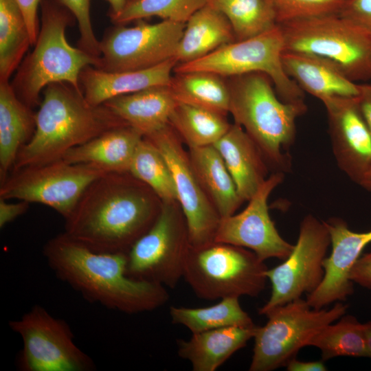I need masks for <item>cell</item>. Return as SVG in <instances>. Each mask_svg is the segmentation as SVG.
<instances>
[{"instance_id":"6da1fadb","label":"cell","mask_w":371,"mask_h":371,"mask_svg":"<svg viewBox=\"0 0 371 371\" xmlns=\"http://www.w3.org/2000/svg\"><path fill=\"white\" fill-rule=\"evenodd\" d=\"M152 194L129 172H107L84 191L63 232L97 252L126 253L159 214Z\"/></svg>"},{"instance_id":"7a4b0ae2","label":"cell","mask_w":371,"mask_h":371,"mask_svg":"<svg viewBox=\"0 0 371 371\" xmlns=\"http://www.w3.org/2000/svg\"><path fill=\"white\" fill-rule=\"evenodd\" d=\"M43 256L55 276L90 302L126 314L157 309L169 298L166 286L126 273V253L97 252L59 234L45 244Z\"/></svg>"},{"instance_id":"3957f363","label":"cell","mask_w":371,"mask_h":371,"mask_svg":"<svg viewBox=\"0 0 371 371\" xmlns=\"http://www.w3.org/2000/svg\"><path fill=\"white\" fill-rule=\"evenodd\" d=\"M35 120L34 133L20 150L12 170L61 159L71 148L112 128L128 126L104 104H91L82 90L65 82L44 89Z\"/></svg>"},{"instance_id":"277c9868","label":"cell","mask_w":371,"mask_h":371,"mask_svg":"<svg viewBox=\"0 0 371 371\" xmlns=\"http://www.w3.org/2000/svg\"><path fill=\"white\" fill-rule=\"evenodd\" d=\"M227 80L229 113L235 123L255 142L274 172H289V150L295 138L296 120L307 110L304 102L282 101L271 79L262 72L232 76Z\"/></svg>"},{"instance_id":"5b68a950","label":"cell","mask_w":371,"mask_h":371,"mask_svg":"<svg viewBox=\"0 0 371 371\" xmlns=\"http://www.w3.org/2000/svg\"><path fill=\"white\" fill-rule=\"evenodd\" d=\"M41 5L42 23L35 47L19 67L12 85L18 97L30 108L39 104L41 91L49 84L65 82L82 90V70L100 64V58L67 42L65 30L71 13L54 0H42Z\"/></svg>"},{"instance_id":"8992f818","label":"cell","mask_w":371,"mask_h":371,"mask_svg":"<svg viewBox=\"0 0 371 371\" xmlns=\"http://www.w3.org/2000/svg\"><path fill=\"white\" fill-rule=\"evenodd\" d=\"M267 269L252 251L213 241L190 245L183 278L201 299L257 297L265 288Z\"/></svg>"},{"instance_id":"52a82bcc","label":"cell","mask_w":371,"mask_h":371,"mask_svg":"<svg viewBox=\"0 0 371 371\" xmlns=\"http://www.w3.org/2000/svg\"><path fill=\"white\" fill-rule=\"evenodd\" d=\"M279 25L284 50L329 59L355 82L371 80V38L339 14L298 19Z\"/></svg>"},{"instance_id":"ba28073f","label":"cell","mask_w":371,"mask_h":371,"mask_svg":"<svg viewBox=\"0 0 371 371\" xmlns=\"http://www.w3.org/2000/svg\"><path fill=\"white\" fill-rule=\"evenodd\" d=\"M348 305L337 302L330 308H313L298 298L270 311L267 323L257 326L250 371H271L295 358L324 326L346 315Z\"/></svg>"},{"instance_id":"9c48e42d","label":"cell","mask_w":371,"mask_h":371,"mask_svg":"<svg viewBox=\"0 0 371 371\" xmlns=\"http://www.w3.org/2000/svg\"><path fill=\"white\" fill-rule=\"evenodd\" d=\"M284 51L283 34L278 24L258 36L224 45L198 60L177 64L173 72L205 71L225 78L262 72L271 79L282 101H304V91L284 69L282 62Z\"/></svg>"},{"instance_id":"30bf717a","label":"cell","mask_w":371,"mask_h":371,"mask_svg":"<svg viewBox=\"0 0 371 371\" xmlns=\"http://www.w3.org/2000/svg\"><path fill=\"white\" fill-rule=\"evenodd\" d=\"M109 172L92 164H71L63 159L12 170L0 183V198L45 205L66 219L86 188Z\"/></svg>"},{"instance_id":"8fae6325","label":"cell","mask_w":371,"mask_h":371,"mask_svg":"<svg viewBox=\"0 0 371 371\" xmlns=\"http://www.w3.org/2000/svg\"><path fill=\"white\" fill-rule=\"evenodd\" d=\"M23 346L18 364L22 371H91V358L75 343L69 325L36 304L9 322Z\"/></svg>"},{"instance_id":"7c38bea8","label":"cell","mask_w":371,"mask_h":371,"mask_svg":"<svg viewBox=\"0 0 371 371\" xmlns=\"http://www.w3.org/2000/svg\"><path fill=\"white\" fill-rule=\"evenodd\" d=\"M172 204L163 203L149 229L126 252V273L131 278L174 288L183 278L190 242Z\"/></svg>"},{"instance_id":"4fadbf2b","label":"cell","mask_w":371,"mask_h":371,"mask_svg":"<svg viewBox=\"0 0 371 371\" xmlns=\"http://www.w3.org/2000/svg\"><path fill=\"white\" fill-rule=\"evenodd\" d=\"M330 245L325 221L306 215L301 222L298 238L290 255L282 264L266 271L271 293L258 313L266 315L272 309L314 291L324 278L323 263Z\"/></svg>"},{"instance_id":"5bb4252c","label":"cell","mask_w":371,"mask_h":371,"mask_svg":"<svg viewBox=\"0 0 371 371\" xmlns=\"http://www.w3.org/2000/svg\"><path fill=\"white\" fill-rule=\"evenodd\" d=\"M186 23L163 20L133 27L118 25L100 42L101 55L96 68L108 72L148 69L175 58Z\"/></svg>"},{"instance_id":"9a60e30c","label":"cell","mask_w":371,"mask_h":371,"mask_svg":"<svg viewBox=\"0 0 371 371\" xmlns=\"http://www.w3.org/2000/svg\"><path fill=\"white\" fill-rule=\"evenodd\" d=\"M144 137L159 150L170 168L190 245L198 247L213 242L221 218L201 188L176 132L168 124Z\"/></svg>"},{"instance_id":"2e32d148","label":"cell","mask_w":371,"mask_h":371,"mask_svg":"<svg viewBox=\"0 0 371 371\" xmlns=\"http://www.w3.org/2000/svg\"><path fill=\"white\" fill-rule=\"evenodd\" d=\"M284 173L271 174L249 200L241 212L221 218L214 241L249 249L262 261L269 258L284 260L294 245L278 233L271 220L268 199L284 179Z\"/></svg>"},{"instance_id":"e0dca14e","label":"cell","mask_w":371,"mask_h":371,"mask_svg":"<svg viewBox=\"0 0 371 371\" xmlns=\"http://www.w3.org/2000/svg\"><path fill=\"white\" fill-rule=\"evenodd\" d=\"M326 110L333 153L339 169L358 185L371 169V132L357 97H333Z\"/></svg>"},{"instance_id":"ac0fdd59","label":"cell","mask_w":371,"mask_h":371,"mask_svg":"<svg viewBox=\"0 0 371 371\" xmlns=\"http://www.w3.org/2000/svg\"><path fill=\"white\" fill-rule=\"evenodd\" d=\"M325 223L330 237L331 252L324 260V276L321 284L307 295L306 300L317 309L333 302H344L352 294L350 271L363 249L371 243V230L353 232L339 218L328 219Z\"/></svg>"},{"instance_id":"d6986e66","label":"cell","mask_w":371,"mask_h":371,"mask_svg":"<svg viewBox=\"0 0 371 371\" xmlns=\"http://www.w3.org/2000/svg\"><path fill=\"white\" fill-rule=\"evenodd\" d=\"M282 62L286 74L304 92L322 102L333 97H357L358 83L351 80L335 63L322 56L284 50Z\"/></svg>"},{"instance_id":"ffe728a7","label":"cell","mask_w":371,"mask_h":371,"mask_svg":"<svg viewBox=\"0 0 371 371\" xmlns=\"http://www.w3.org/2000/svg\"><path fill=\"white\" fill-rule=\"evenodd\" d=\"M177 62L170 58L157 66L142 70L108 72L93 66L84 68L80 84L85 99L98 106L122 95L159 85H169Z\"/></svg>"},{"instance_id":"44dd1931","label":"cell","mask_w":371,"mask_h":371,"mask_svg":"<svg viewBox=\"0 0 371 371\" xmlns=\"http://www.w3.org/2000/svg\"><path fill=\"white\" fill-rule=\"evenodd\" d=\"M229 170L241 199L249 201L267 179V164L244 128L234 123L214 144Z\"/></svg>"},{"instance_id":"7402d4cb","label":"cell","mask_w":371,"mask_h":371,"mask_svg":"<svg viewBox=\"0 0 371 371\" xmlns=\"http://www.w3.org/2000/svg\"><path fill=\"white\" fill-rule=\"evenodd\" d=\"M177 103L169 85H159L113 98L102 104L144 137L169 124Z\"/></svg>"},{"instance_id":"603a6c76","label":"cell","mask_w":371,"mask_h":371,"mask_svg":"<svg viewBox=\"0 0 371 371\" xmlns=\"http://www.w3.org/2000/svg\"><path fill=\"white\" fill-rule=\"evenodd\" d=\"M256 328L229 326L194 333L177 341V353L194 371H214L254 338Z\"/></svg>"},{"instance_id":"cb8c5ba5","label":"cell","mask_w":371,"mask_h":371,"mask_svg":"<svg viewBox=\"0 0 371 371\" xmlns=\"http://www.w3.org/2000/svg\"><path fill=\"white\" fill-rule=\"evenodd\" d=\"M9 82H0V183L12 172L21 148L32 137L35 113Z\"/></svg>"},{"instance_id":"d4e9b609","label":"cell","mask_w":371,"mask_h":371,"mask_svg":"<svg viewBox=\"0 0 371 371\" xmlns=\"http://www.w3.org/2000/svg\"><path fill=\"white\" fill-rule=\"evenodd\" d=\"M142 134L130 126L112 128L69 150L63 159L71 164H92L109 172H128Z\"/></svg>"},{"instance_id":"484cf974","label":"cell","mask_w":371,"mask_h":371,"mask_svg":"<svg viewBox=\"0 0 371 371\" xmlns=\"http://www.w3.org/2000/svg\"><path fill=\"white\" fill-rule=\"evenodd\" d=\"M234 41V32L227 17L207 3L186 23L175 58L177 64L192 62Z\"/></svg>"},{"instance_id":"4316f807","label":"cell","mask_w":371,"mask_h":371,"mask_svg":"<svg viewBox=\"0 0 371 371\" xmlns=\"http://www.w3.org/2000/svg\"><path fill=\"white\" fill-rule=\"evenodd\" d=\"M190 160L201 184L211 196L221 218L234 214L243 201L214 145L190 148Z\"/></svg>"},{"instance_id":"83f0119b","label":"cell","mask_w":371,"mask_h":371,"mask_svg":"<svg viewBox=\"0 0 371 371\" xmlns=\"http://www.w3.org/2000/svg\"><path fill=\"white\" fill-rule=\"evenodd\" d=\"M174 74L169 87L177 102L223 115L229 113V90L227 78L205 71Z\"/></svg>"},{"instance_id":"f1b7e54d","label":"cell","mask_w":371,"mask_h":371,"mask_svg":"<svg viewBox=\"0 0 371 371\" xmlns=\"http://www.w3.org/2000/svg\"><path fill=\"white\" fill-rule=\"evenodd\" d=\"M169 313L173 324L186 326L192 334L229 326H256L237 297L221 299L218 303L207 307L172 306Z\"/></svg>"},{"instance_id":"f546056e","label":"cell","mask_w":371,"mask_h":371,"mask_svg":"<svg viewBox=\"0 0 371 371\" xmlns=\"http://www.w3.org/2000/svg\"><path fill=\"white\" fill-rule=\"evenodd\" d=\"M225 115L178 102L169 119V124L189 148L213 145L229 129Z\"/></svg>"},{"instance_id":"4dcf8cb0","label":"cell","mask_w":371,"mask_h":371,"mask_svg":"<svg viewBox=\"0 0 371 371\" xmlns=\"http://www.w3.org/2000/svg\"><path fill=\"white\" fill-rule=\"evenodd\" d=\"M30 45V33L17 2L0 0V82H9Z\"/></svg>"},{"instance_id":"1f68e13d","label":"cell","mask_w":371,"mask_h":371,"mask_svg":"<svg viewBox=\"0 0 371 371\" xmlns=\"http://www.w3.org/2000/svg\"><path fill=\"white\" fill-rule=\"evenodd\" d=\"M207 3L227 17L236 41L258 36L278 25L269 0H209Z\"/></svg>"},{"instance_id":"d6a6232c","label":"cell","mask_w":371,"mask_h":371,"mask_svg":"<svg viewBox=\"0 0 371 371\" xmlns=\"http://www.w3.org/2000/svg\"><path fill=\"white\" fill-rule=\"evenodd\" d=\"M307 346L319 349L323 361L338 357H367L364 324L352 315H344L337 322L321 328Z\"/></svg>"},{"instance_id":"836d02e7","label":"cell","mask_w":371,"mask_h":371,"mask_svg":"<svg viewBox=\"0 0 371 371\" xmlns=\"http://www.w3.org/2000/svg\"><path fill=\"white\" fill-rule=\"evenodd\" d=\"M128 172L143 182L164 203L177 201L170 168L159 150L143 137L133 155Z\"/></svg>"},{"instance_id":"e575fe53","label":"cell","mask_w":371,"mask_h":371,"mask_svg":"<svg viewBox=\"0 0 371 371\" xmlns=\"http://www.w3.org/2000/svg\"><path fill=\"white\" fill-rule=\"evenodd\" d=\"M209 0H127L123 9L109 15L116 25L152 16L186 23Z\"/></svg>"},{"instance_id":"d590c367","label":"cell","mask_w":371,"mask_h":371,"mask_svg":"<svg viewBox=\"0 0 371 371\" xmlns=\"http://www.w3.org/2000/svg\"><path fill=\"white\" fill-rule=\"evenodd\" d=\"M278 24L324 15L339 14L346 0H269Z\"/></svg>"},{"instance_id":"8d00e7d4","label":"cell","mask_w":371,"mask_h":371,"mask_svg":"<svg viewBox=\"0 0 371 371\" xmlns=\"http://www.w3.org/2000/svg\"><path fill=\"white\" fill-rule=\"evenodd\" d=\"M67 8L78 22L80 32L79 47L89 54L100 58V42L92 27L90 16V0H54Z\"/></svg>"},{"instance_id":"74e56055","label":"cell","mask_w":371,"mask_h":371,"mask_svg":"<svg viewBox=\"0 0 371 371\" xmlns=\"http://www.w3.org/2000/svg\"><path fill=\"white\" fill-rule=\"evenodd\" d=\"M339 14L371 38V0H346Z\"/></svg>"},{"instance_id":"f35d334b","label":"cell","mask_w":371,"mask_h":371,"mask_svg":"<svg viewBox=\"0 0 371 371\" xmlns=\"http://www.w3.org/2000/svg\"><path fill=\"white\" fill-rule=\"evenodd\" d=\"M24 16L30 36L31 45L36 42L38 32V9L41 0H16Z\"/></svg>"},{"instance_id":"ab89813d","label":"cell","mask_w":371,"mask_h":371,"mask_svg":"<svg viewBox=\"0 0 371 371\" xmlns=\"http://www.w3.org/2000/svg\"><path fill=\"white\" fill-rule=\"evenodd\" d=\"M349 278L353 283L371 289V252L357 260L350 271Z\"/></svg>"},{"instance_id":"60d3db41","label":"cell","mask_w":371,"mask_h":371,"mask_svg":"<svg viewBox=\"0 0 371 371\" xmlns=\"http://www.w3.org/2000/svg\"><path fill=\"white\" fill-rule=\"evenodd\" d=\"M6 199L0 198V227L3 228L19 216L25 214L29 207L30 203L20 201L16 203L7 202Z\"/></svg>"},{"instance_id":"b9f144b4","label":"cell","mask_w":371,"mask_h":371,"mask_svg":"<svg viewBox=\"0 0 371 371\" xmlns=\"http://www.w3.org/2000/svg\"><path fill=\"white\" fill-rule=\"evenodd\" d=\"M357 96L359 106L361 114L371 132V84H358Z\"/></svg>"},{"instance_id":"7bdbcfd3","label":"cell","mask_w":371,"mask_h":371,"mask_svg":"<svg viewBox=\"0 0 371 371\" xmlns=\"http://www.w3.org/2000/svg\"><path fill=\"white\" fill-rule=\"evenodd\" d=\"M288 371H326L327 368L324 361H304L296 359L291 360L286 366Z\"/></svg>"},{"instance_id":"ee69618b","label":"cell","mask_w":371,"mask_h":371,"mask_svg":"<svg viewBox=\"0 0 371 371\" xmlns=\"http://www.w3.org/2000/svg\"><path fill=\"white\" fill-rule=\"evenodd\" d=\"M111 5L109 15L118 14L124 7L127 0H107Z\"/></svg>"},{"instance_id":"f6af8a7d","label":"cell","mask_w":371,"mask_h":371,"mask_svg":"<svg viewBox=\"0 0 371 371\" xmlns=\"http://www.w3.org/2000/svg\"><path fill=\"white\" fill-rule=\"evenodd\" d=\"M364 331L366 342L367 357L371 359V322L364 323Z\"/></svg>"},{"instance_id":"bcb514c9","label":"cell","mask_w":371,"mask_h":371,"mask_svg":"<svg viewBox=\"0 0 371 371\" xmlns=\"http://www.w3.org/2000/svg\"><path fill=\"white\" fill-rule=\"evenodd\" d=\"M359 185L371 192V169L364 175Z\"/></svg>"}]
</instances>
